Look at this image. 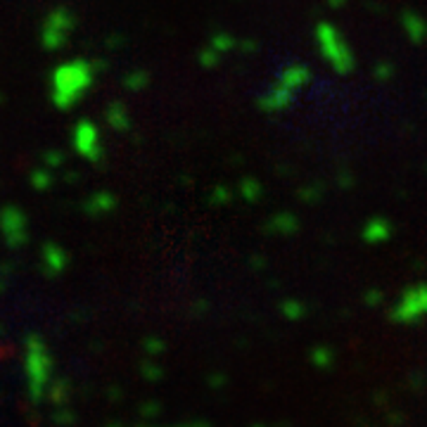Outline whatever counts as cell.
Listing matches in <instances>:
<instances>
[{
	"label": "cell",
	"mask_w": 427,
	"mask_h": 427,
	"mask_svg": "<svg viewBox=\"0 0 427 427\" xmlns=\"http://www.w3.org/2000/svg\"><path fill=\"white\" fill-rule=\"evenodd\" d=\"M308 79H311V71H308V66H304V64H292V66H287V69L282 71L280 79H278V81H282L285 86H290L292 90H300L302 86L308 84Z\"/></svg>",
	"instance_id": "277c9868"
},
{
	"label": "cell",
	"mask_w": 427,
	"mask_h": 427,
	"mask_svg": "<svg viewBox=\"0 0 427 427\" xmlns=\"http://www.w3.org/2000/svg\"><path fill=\"white\" fill-rule=\"evenodd\" d=\"M297 90H292L290 86H285L282 81H278V84L266 93L264 97L259 100V107L264 112H282L285 107H290L292 97H295Z\"/></svg>",
	"instance_id": "3957f363"
},
{
	"label": "cell",
	"mask_w": 427,
	"mask_h": 427,
	"mask_svg": "<svg viewBox=\"0 0 427 427\" xmlns=\"http://www.w3.org/2000/svg\"><path fill=\"white\" fill-rule=\"evenodd\" d=\"M212 45L216 48V53H219V55H225V53H228V50H233L238 43H235V38H233V36L221 34V36H214Z\"/></svg>",
	"instance_id": "ba28073f"
},
{
	"label": "cell",
	"mask_w": 427,
	"mask_h": 427,
	"mask_svg": "<svg viewBox=\"0 0 427 427\" xmlns=\"http://www.w3.org/2000/svg\"><path fill=\"white\" fill-rule=\"evenodd\" d=\"M404 27L415 43L427 38V22L423 17H418V14H404Z\"/></svg>",
	"instance_id": "8992f818"
},
{
	"label": "cell",
	"mask_w": 427,
	"mask_h": 427,
	"mask_svg": "<svg viewBox=\"0 0 427 427\" xmlns=\"http://www.w3.org/2000/svg\"><path fill=\"white\" fill-rule=\"evenodd\" d=\"M427 313V287H418V290L406 292L404 302L394 311V318L399 321H413V318Z\"/></svg>",
	"instance_id": "7a4b0ae2"
},
{
	"label": "cell",
	"mask_w": 427,
	"mask_h": 427,
	"mask_svg": "<svg viewBox=\"0 0 427 427\" xmlns=\"http://www.w3.org/2000/svg\"><path fill=\"white\" fill-rule=\"evenodd\" d=\"M316 40L318 50L326 58L328 64H332V69L337 74H349L354 69V53L349 48V43L344 40V36L328 22H321L316 27Z\"/></svg>",
	"instance_id": "6da1fadb"
},
{
	"label": "cell",
	"mask_w": 427,
	"mask_h": 427,
	"mask_svg": "<svg viewBox=\"0 0 427 427\" xmlns=\"http://www.w3.org/2000/svg\"><path fill=\"white\" fill-rule=\"evenodd\" d=\"M243 188H245V190H243V197H245V199H249V202H254V199L261 195V193H259V183H254V181H245V183H243Z\"/></svg>",
	"instance_id": "9c48e42d"
},
{
	"label": "cell",
	"mask_w": 427,
	"mask_h": 427,
	"mask_svg": "<svg viewBox=\"0 0 427 427\" xmlns=\"http://www.w3.org/2000/svg\"><path fill=\"white\" fill-rule=\"evenodd\" d=\"M271 225H276L278 233H292V230H297V219L292 214H278L271 221Z\"/></svg>",
	"instance_id": "52a82bcc"
},
{
	"label": "cell",
	"mask_w": 427,
	"mask_h": 427,
	"mask_svg": "<svg viewBox=\"0 0 427 427\" xmlns=\"http://www.w3.org/2000/svg\"><path fill=\"white\" fill-rule=\"evenodd\" d=\"M389 233H392V225L387 223L385 219H375L370 221L366 225V230H363V238L368 240V243H385V240L389 238Z\"/></svg>",
	"instance_id": "5b68a950"
}]
</instances>
